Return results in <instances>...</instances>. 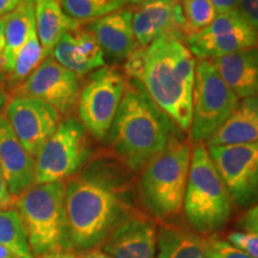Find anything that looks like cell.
I'll use <instances>...</instances> for the list:
<instances>
[{
  "mask_svg": "<svg viewBox=\"0 0 258 258\" xmlns=\"http://www.w3.org/2000/svg\"><path fill=\"white\" fill-rule=\"evenodd\" d=\"M227 240L245 251L253 258H258V235L245 232H232L227 235Z\"/></svg>",
  "mask_w": 258,
  "mask_h": 258,
  "instance_id": "f1b7e54d",
  "label": "cell"
},
{
  "mask_svg": "<svg viewBox=\"0 0 258 258\" xmlns=\"http://www.w3.org/2000/svg\"><path fill=\"white\" fill-rule=\"evenodd\" d=\"M77 258H80V257H79V256H78V257H77Z\"/></svg>",
  "mask_w": 258,
  "mask_h": 258,
  "instance_id": "b9f144b4",
  "label": "cell"
},
{
  "mask_svg": "<svg viewBox=\"0 0 258 258\" xmlns=\"http://www.w3.org/2000/svg\"><path fill=\"white\" fill-rule=\"evenodd\" d=\"M64 207L71 247L82 251L105 241L129 217L112 186L95 177H72L66 183Z\"/></svg>",
  "mask_w": 258,
  "mask_h": 258,
  "instance_id": "3957f363",
  "label": "cell"
},
{
  "mask_svg": "<svg viewBox=\"0 0 258 258\" xmlns=\"http://www.w3.org/2000/svg\"><path fill=\"white\" fill-rule=\"evenodd\" d=\"M85 30L96 38L104 56L114 62L125 61L139 48L132 27V9L123 8L89 22Z\"/></svg>",
  "mask_w": 258,
  "mask_h": 258,
  "instance_id": "e0dca14e",
  "label": "cell"
},
{
  "mask_svg": "<svg viewBox=\"0 0 258 258\" xmlns=\"http://www.w3.org/2000/svg\"><path fill=\"white\" fill-rule=\"evenodd\" d=\"M51 54L57 63L78 77L105 66L104 53L98 42L89 31L80 29L64 34Z\"/></svg>",
  "mask_w": 258,
  "mask_h": 258,
  "instance_id": "ac0fdd59",
  "label": "cell"
},
{
  "mask_svg": "<svg viewBox=\"0 0 258 258\" xmlns=\"http://www.w3.org/2000/svg\"><path fill=\"white\" fill-rule=\"evenodd\" d=\"M59 3L64 14L82 23L104 17L127 4L125 0H60Z\"/></svg>",
  "mask_w": 258,
  "mask_h": 258,
  "instance_id": "d4e9b609",
  "label": "cell"
},
{
  "mask_svg": "<svg viewBox=\"0 0 258 258\" xmlns=\"http://www.w3.org/2000/svg\"><path fill=\"white\" fill-rule=\"evenodd\" d=\"M80 258H114L110 254L104 252L103 250L98 249H91L88 251H84L83 254H80Z\"/></svg>",
  "mask_w": 258,
  "mask_h": 258,
  "instance_id": "8d00e7d4",
  "label": "cell"
},
{
  "mask_svg": "<svg viewBox=\"0 0 258 258\" xmlns=\"http://www.w3.org/2000/svg\"><path fill=\"white\" fill-rule=\"evenodd\" d=\"M19 3H21V0H0V17L14 11Z\"/></svg>",
  "mask_w": 258,
  "mask_h": 258,
  "instance_id": "e575fe53",
  "label": "cell"
},
{
  "mask_svg": "<svg viewBox=\"0 0 258 258\" xmlns=\"http://www.w3.org/2000/svg\"><path fill=\"white\" fill-rule=\"evenodd\" d=\"M183 0H148L132 9V27L139 47L157 38L175 36L184 40Z\"/></svg>",
  "mask_w": 258,
  "mask_h": 258,
  "instance_id": "5bb4252c",
  "label": "cell"
},
{
  "mask_svg": "<svg viewBox=\"0 0 258 258\" xmlns=\"http://www.w3.org/2000/svg\"><path fill=\"white\" fill-rule=\"evenodd\" d=\"M0 245L17 258H32L23 222L15 208L0 209Z\"/></svg>",
  "mask_w": 258,
  "mask_h": 258,
  "instance_id": "cb8c5ba5",
  "label": "cell"
},
{
  "mask_svg": "<svg viewBox=\"0 0 258 258\" xmlns=\"http://www.w3.org/2000/svg\"><path fill=\"white\" fill-rule=\"evenodd\" d=\"M63 180L34 184L15 199L34 256L71 249Z\"/></svg>",
  "mask_w": 258,
  "mask_h": 258,
  "instance_id": "8992f818",
  "label": "cell"
},
{
  "mask_svg": "<svg viewBox=\"0 0 258 258\" xmlns=\"http://www.w3.org/2000/svg\"><path fill=\"white\" fill-rule=\"evenodd\" d=\"M233 201L208 148L199 143L191 150L183 211L194 231L202 235L222 230L230 220Z\"/></svg>",
  "mask_w": 258,
  "mask_h": 258,
  "instance_id": "5b68a950",
  "label": "cell"
},
{
  "mask_svg": "<svg viewBox=\"0 0 258 258\" xmlns=\"http://www.w3.org/2000/svg\"><path fill=\"white\" fill-rule=\"evenodd\" d=\"M35 28V3L31 0H21L17 8L6 17L5 53L3 61V71L6 73L14 71L18 53Z\"/></svg>",
  "mask_w": 258,
  "mask_h": 258,
  "instance_id": "603a6c76",
  "label": "cell"
},
{
  "mask_svg": "<svg viewBox=\"0 0 258 258\" xmlns=\"http://www.w3.org/2000/svg\"><path fill=\"white\" fill-rule=\"evenodd\" d=\"M78 256L70 252V251H56V252H48L43 254H38L32 258H77Z\"/></svg>",
  "mask_w": 258,
  "mask_h": 258,
  "instance_id": "d590c367",
  "label": "cell"
},
{
  "mask_svg": "<svg viewBox=\"0 0 258 258\" xmlns=\"http://www.w3.org/2000/svg\"><path fill=\"white\" fill-rule=\"evenodd\" d=\"M8 102H9L8 95H6L4 90L0 89V115H2V112L5 110V106L8 104Z\"/></svg>",
  "mask_w": 258,
  "mask_h": 258,
  "instance_id": "74e56055",
  "label": "cell"
},
{
  "mask_svg": "<svg viewBox=\"0 0 258 258\" xmlns=\"http://www.w3.org/2000/svg\"><path fill=\"white\" fill-rule=\"evenodd\" d=\"M4 112L16 137L34 157L61 122V115L55 109L28 96L16 95L8 102Z\"/></svg>",
  "mask_w": 258,
  "mask_h": 258,
  "instance_id": "7c38bea8",
  "label": "cell"
},
{
  "mask_svg": "<svg viewBox=\"0 0 258 258\" xmlns=\"http://www.w3.org/2000/svg\"><path fill=\"white\" fill-rule=\"evenodd\" d=\"M178 132L143 86L127 80L123 98L106 137L124 166L134 172L143 171Z\"/></svg>",
  "mask_w": 258,
  "mask_h": 258,
  "instance_id": "7a4b0ae2",
  "label": "cell"
},
{
  "mask_svg": "<svg viewBox=\"0 0 258 258\" xmlns=\"http://www.w3.org/2000/svg\"><path fill=\"white\" fill-rule=\"evenodd\" d=\"M127 77L116 66H103L90 76L79 95V118L96 139H105L123 98Z\"/></svg>",
  "mask_w": 258,
  "mask_h": 258,
  "instance_id": "9c48e42d",
  "label": "cell"
},
{
  "mask_svg": "<svg viewBox=\"0 0 258 258\" xmlns=\"http://www.w3.org/2000/svg\"><path fill=\"white\" fill-rule=\"evenodd\" d=\"M35 22L37 37L47 57L51 55L54 47L64 34L79 30L83 24L64 14L57 0L36 3Z\"/></svg>",
  "mask_w": 258,
  "mask_h": 258,
  "instance_id": "7402d4cb",
  "label": "cell"
},
{
  "mask_svg": "<svg viewBox=\"0 0 258 258\" xmlns=\"http://www.w3.org/2000/svg\"><path fill=\"white\" fill-rule=\"evenodd\" d=\"M240 99L226 85L211 60H199L195 70L190 139L207 141L234 111Z\"/></svg>",
  "mask_w": 258,
  "mask_h": 258,
  "instance_id": "52a82bcc",
  "label": "cell"
},
{
  "mask_svg": "<svg viewBox=\"0 0 258 258\" xmlns=\"http://www.w3.org/2000/svg\"><path fill=\"white\" fill-rule=\"evenodd\" d=\"M182 6L184 16V37L209 27L219 15L209 0H183Z\"/></svg>",
  "mask_w": 258,
  "mask_h": 258,
  "instance_id": "4316f807",
  "label": "cell"
},
{
  "mask_svg": "<svg viewBox=\"0 0 258 258\" xmlns=\"http://www.w3.org/2000/svg\"><path fill=\"white\" fill-rule=\"evenodd\" d=\"M17 95L40 99L60 115H67L79 101V79L77 74L57 63L53 56H48L24 80Z\"/></svg>",
  "mask_w": 258,
  "mask_h": 258,
  "instance_id": "4fadbf2b",
  "label": "cell"
},
{
  "mask_svg": "<svg viewBox=\"0 0 258 258\" xmlns=\"http://www.w3.org/2000/svg\"><path fill=\"white\" fill-rule=\"evenodd\" d=\"M0 171L15 199L35 184L36 159L16 137L5 115H0Z\"/></svg>",
  "mask_w": 258,
  "mask_h": 258,
  "instance_id": "9a60e30c",
  "label": "cell"
},
{
  "mask_svg": "<svg viewBox=\"0 0 258 258\" xmlns=\"http://www.w3.org/2000/svg\"><path fill=\"white\" fill-rule=\"evenodd\" d=\"M0 258H17V257L14 256V254L10 252L6 247L0 245Z\"/></svg>",
  "mask_w": 258,
  "mask_h": 258,
  "instance_id": "f35d334b",
  "label": "cell"
},
{
  "mask_svg": "<svg viewBox=\"0 0 258 258\" xmlns=\"http://www.w3.org/2000/svg\"><path fill=\"white\" fill-rule=\"evenodd\" d=\"M88 154L85 127L77 118H64L35 157V184L59 182L74 176Z\"/></svg>",
  "mask_w": 258,
  "mask_h": 258,
  "instance_id": "ba28073f",
  "label": "cell"
},
{
  "mask_svg": "<svg viewBox=\"0 0 258 258\" xmlns=\"http://www.w3.org/2000/svg\"><path fill=\"white\" fill-rule=\"evenodd\" d=\"M125 2H127V4H131V5H138V4H141V3L148 2V0H125Z\"/></svg>",
  "mask_w": 258,
  "mask_h": 258,
  "instance_id": "ab89813d",
  "label": "cell"
},
{
  "mask_svg": "<svg viewBox=\"0 0 258 258\" xmlns=\"http://www.w3.org/2000/svg\"><path fill=\"white\" fill-rule=\"evenodd\" d=\"M214 6L218 14H225V12L234 11L238 9L240 0H209Z\"/></svg>",
  "mask_w": 258,
  "mask_h": 258,
  "instance_id": "d6a6232c",
  "label": "cell"
},
{
  "mask_svg": "<svg viewBox=\"0 0 258 258\" xmlns=\"http://www.w3.org/2000/svg\"><path fill=\"white\" fill-rule=\"evenodd\" d=\"M211 61L238 98L258 96V46Z\"/></svg>",
  "mask_w": 258,
  "mask_h": 258,
  "instance_id": "d6986e66",
  "label": "cell"
},
{
  "mask_svg": "<svg viewBox=\"0 0 258 258\" xmlns=\"http://www.w3.org/2000/svg\"><path fill=\"white\" fill-rule=\"evenodd\" d=\"M15 203V198L9 191L4 176L0 171V209L11 208Z\"/></svg>",
  "mask_w": 258,
  "mask_h": 258,
  "instance_id": "1f68e13d",
  "label": "cell"
},
{
  "mask_svg": "<svg viewBox=\"0 0 258 258\" xmlns=\"http://www.w3.org/2000/svg\"><path fill=\"white\" fill-rule=\"evenodd\" d=\"M209 246L213 258H253L228 240L209 238Z\"/></svg>",
  "mask_w": 258,
  "mask_h": 258,
  "instance_id": "83f0119b",
  "label": "cell"
},
{
  "mask_svg": "<svg viewBox=\"0 0 258 258\" xmlns=\"http://www.w3.org/2000/svg\"><path fill=\"white\" fill-rule=\"evenodd\" d=\"M157 233L152 221L128 217L106 238L103 251L114 258H156Z\"/></svg>",
  "mask_w": 258,
  "mask_h": 258,
  "instance_id": "2e32d148",
  "label": "cell"
},
{
  "mask_svg": "<svg viewBox=\"0 0 258 258\" xmlns=\"http://www.w3.org/2000/svg\"><path fill=\"white\" fill-rule=\"evenodd\" d=\"M207 148L233 203L239 208L258 203V143Z\"/></svg>",
  "mask_w": 258,
  "mask_h": 258,
  "instance_id": "30bf717a",
  "label": "cell"
},
{
  "mask_svg": "<svg viewBox=\"0 0 258 258\" xmlns=\"http://www.w3.org/2000/svg\"><path fill=\"white\" fill-rule=\"evenodd\" d=\"M238 228L240 232L258 235V203L247 208L238 221Z\"/></svg>",
  "mask_w": 258,
  "mask_h": 258,
  "instance_id": "f546056e",
  "label": "cell"
},
{
  "mask_svg": "<svg viewBox=\"0 0 258 258\" xmlns=\"http://www.w3.org/2000/svg\"><path fill=\"white\" fill-rule=\"evenodd\" d=\"M31 2H34L35 4H36V3H40V2H50V0H31Z\"/></svg>",
  "mask_w": 258,
  "mask_h": 258,
  "instance_id": "60d3db41",
  "label": "cell"
},
{
  "mask_svg": "<svg viewBox=\"0 0 258 258\" xmlns=\"http://www.w3.org/2000/svg\"><path fill=\"white\" fill-rule=\"evenodd\" d=\"M184 44L199 60H214L238 50L258 46V32L238 10L219 14L202 31L184 37Z\"/></svg>",
  "mask_w": 258,
  "mask_h": 258,
  "instance_id": "8fae6325",
  "label": "cell"
},
{
  "mask_svg": "<svg viewBox=\"0 0 258 258\" xmlns=\"http://www.w3.org/2000/svg\"><path fill=\"white\" fill-rule=\"evenodd\" d=\"M258 143V96L239 101L228 120L207 140V146Z\"/></svg>",
  "mask_w": 258,
  "mask_h": 258,
  "instance_id": "ffe728a7",
  "label": "cell"
},
{
  "mask_svg": "<svg viewBox=\"0 0 258 258\" xmlns=\"http://www.w3.org/2000/svg\"><path fill=\"white\" fill-rule=\"evenodd\" d=\"M46 57L47 56L41 46V42L37 37L36 28H35L31 31L30 36L25 42L23 48L18 53L14 71L10 73L12 82L21 83L27 79Z\"/></svg>",
  "mask_w": 258,
  "mask_h": 258,
  "instance_id": "484cf974",
  "label": "cell"
},
{
  "mask_svg": "<svg viewBox=\"0 0 258 258\" xmlns=\"http://www.w3.org/2000/svg\"><path fill=\"white\" fill-rule=\"evenodd\" d=\"M6 16L0 17V71H3V61H4V53H5V23Z\"/></svg>",
  "mask_w": 258,
  "mask_h": 258,
  "instance_id": "836d02e7",
  "label": "cell"
},
{
  "mask_svg": "<svg viewBox=\"0 0 258 258\" xmlns=\"http://www.w3.org/2000/svg\"><path fill=\"white\" fill-rule=\"evenodd\" d=\"M191 150L178 132L143 169L139 192L145 208L154 218H171L183 209Z\"/></svg>",
  "mask_w": 258,
  "mask_h": 258,
  "instance_id": "277c9868",
  "label": "cell"
},
{
  "mask_svg": "<svg viewBox=\"0 0 258 258\" xmlns=\"http://www.w3.org/2000/svg\"><path fill=\"white\" fill-rule=\"evenodd\" d=\"M156 258H213L209 238L175 225H161L157 233Z\"/></svg>",
  "mask_w": 258,
  "mask_h": 258,
  "instance_id": "44dd1931",
  "label": "cell"
},
{
  "mask_svg": "<svg viewBox=\"0 0 258 258\" xmlns=\"http://www.w3.org/2000/svg\"><path fill=\"white\" fill-rule=\"evenodd\" d=\"M196 60L182 38L163 36L139 47L124 61V74L143 86L180 132L191 123Z\"/></svg>",
  "mask_w": 258,
  "mask_h": 258,
  "instance_id": "6da1fadb",
  "label": "cell"
},
{
  "mask_svg": "<svg viewBox=\"0 0 258 258\" xmlns=\"http://www.w3.org/2000/svg\"><path fill=\"white\" fill-rule=\"evenodd\" d=\"M238 12L258 32V0H240Z\"/></svg>",
  "mask_w": 258,
  "mask_h": 258,
  "instance_id": "4dcf8cb0",
  "label": "cell"
}]
</instances>
